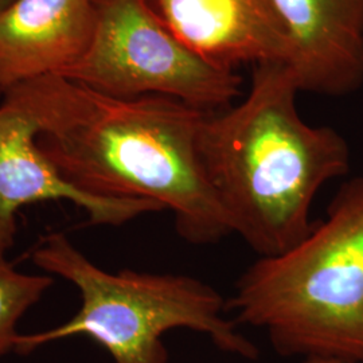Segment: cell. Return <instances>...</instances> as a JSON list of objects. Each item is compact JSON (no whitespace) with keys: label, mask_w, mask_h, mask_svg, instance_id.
Returning <instances> with one entry per match:
<instances>
[{"label":"cell","mask_w":363,"mask_h":363,"mask_svg":"<svg viewBox=\"0 0 363 363\" xmlns=\"http://www.w3.org/2000/svg\"><path fill=\"white\" fill-rule=\"evenodd\" d=\"M1 100L33 117L40 151L78 190L154 202L193 245L233 234L199 154L208 112L167 96L117 97L62 74L18 84Z\"/></svg>","instance_id":"6da1fadb"},{"label":"cell","mask_w":363,"mask_h":363,"mask_svg":"<svg viewBox=\"0 0 363 363\" xmlns=\"http://www.w3.org/2000/svg\"><path fill=\"white\" fill-rule=\"evenodd\" d=\"M300 86L284 62L255 66L238 103L208 112L199 154L208 184L238 234L259 257L295 247L311 232V208L328 182L347 175L346 139L298 115Z\"/></svg>","instance_id":"7a4b0ae2"},{"label":"cell","mask_w":363,"mask_h":363,"mask_svg":"<svg viewBox=\"0 0 363 363\" xmlns=\"http://www.w3.org/2000/svg\"><path fill=\"white\" fill-rule=\"evenodd\" d=\"M226 310L281 357L363 363V177L340 186L295 247L249 265Z\"/></svg>","instance_id":"3957f363"},{"label":"cell","mask_w":363,"mask_h":363,"mask_svg":"<svg viewBox=\"0 0 363 363\" xmlns=\"http://www.w3.org/2000/svg\"><path fill=\"white\" fill-rule=\"evenodd\" d=\"M40 269L77 286L79 311L52 330L18 335L15 350L30 354L65 337H91L115 363H169L162 340L175 328L210 337L214 346L245 359H257V346L226 318V300L208 283L186 274L106 272L86 259L65 234L43 235L31 250Z\"/></svg>","instance_id":"277c9868"},{"label":"cell","mask_w":363,"mask_h":363,"mask_svg":"<svg viewBox=\"0 0 363 363\" xmlns=\"http://www.w3.org/2000/svg\"><path fill=\"white\" fill-rule=\"evenodd\" d=\"M91 43L61 74L117 97L178 99L205 112L233 105L242 78L187 49L148 0H94Z\"/></svg>","instance_id":"5b68a950"},{"label":"cell","mask_w":363,"mask_h":363,"mask_svg":"<svg viewBox=\"0 0 363 363\" xmlns=\"http://www.w3.org/2000/svg\"><path fill=\"white\" fill-rule=\"evenodd\" d=\"M38 128L25 109L0 103V255L11 249L21 208L45 201H69L88 214L91 225L121 226L148 213L154 202L86 194L66 181L37 144Z\"/></svg>","instance_id":"8992f818"},{"label":"cell","mask_w":363,"mask_h":363,"mask_svg":"<svg viewBox=\"0 0 363 363\" xmlns=\"http://www.w3.org/2000/svg\"><path fill=\"white\" fill-rule=\"evenodd\" d=\"M178 40L220 69L289 61L271 0H148Z\"/></svg>","instance_id":"52a82bcc"},{"label":"cell","mask_w":363,"mask_h":363,"mask_svg":"<svg viewBox=\"0 0 363 363\" xmlns=\"http://www.w3.org/2000/svg\"><path fill=\"white\" fill-rule=\"evenodd\" d=\"M301 91L346 96L363 84V0H271Z\"/></svg>","instance_id":"ba28073f"},{"label":"cell","mask_w":363,"mask_h":363,"mask_svg":"<svg viewBox=\"0 0 363 363\" xmlns=\"http://www.w3.org/2000/svg\"><path fill=\"white\" fill-rule=\"evenodd\" d=\"M94 0H13L0 10V94L61 74L91 43Z\"/></svg>","instance_id":"9c48e42d"},{"label":"cell","mask_w":363,"mask_h":363,"mask_svg":"<svg viewBox=\"0 0 363 363\" xmlns=\"http://www.w3.org/2000/svg\"><path fill=\"white\" fill-rule=\"evenodd\" d=\"M52 284L50 276L15 271L0 255V357L15 350L18 320Z\"/></svg>","instance_id":"30bf717a"},{"label":"cell","mask_w":363,"mask_h":363,"mask_svg":"<svg viewBox=\"0 0 363 363\" xmlns=\"http://www.w3.org/2000/svg\"><path fill=\"white\" fill-rule=\"evenodd\" d=\"M303 363H349L339 359H328V358H307Z\"/></svg>","instance_id":"8fae6325"},{"label":"cell","mask_w":363,"mask_h":363,"mask_svg":"<svg viewBox=\"0 0 363 363\" xmlns=\"http://www.w3.org/2000/svg\"><path fill=\"white\" fill-rule=\"evenodd\" d=\"M13 0H0V10H3L7 4H10Z\"/></svg>","instance_id":"7c38bea8"},{"label":"cell","mask_w":363,"mask_h":363,"mask_svg":"<svg viewBox=\"0 0 363 363\" xmlns=\"http://www.w3.org/2000/svg\"><path fill=\"white\" fill-rule=\"evenodd\" d=\"M1 99H3V96H1V94H0V100H1Z\"/></svg>","instance_id":"4fadbf2b"}]
</instances>
